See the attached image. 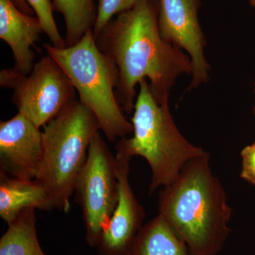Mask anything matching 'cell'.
<instances>
[{"instance_id":"52a82bcc","label":"cell","mask_w":255,"mask_h":255,"mask_svg":"<svg viewBox=\"0 0 255 255\" xmlns=\"http://www.w3.org/2000/svg\"><path fill=\"white\" fill-rule=\"evenodd\" d=\"M75 201L82 211L85 241L96 248L117 206L119 181L115 155L99 132L75 183Z\"/></svg>"},{"instance_id":"5b68a950","label":"cell","mask_w":255,"mask_h":255,"mask_svg":"<svg viewBox=\"0 0 255 255\" xmlns=\"http://www.w3.org/2000/svg\"><path fill=\"white\" fill-rule=\"evenodd\" d=\"M100 130L92 111L78 100L43 127V154L35 179L48 191L55 209L70 210L75 183Z\"/></svg>"},{"instance_id":"44dd1931","label":"cell","mask_w":255,"mask_h":255,"mask_svg":"<svg viewBox=\"0 0 255 255\" xmlns=\"http://www.w3.org/2000/svg\"><path fill=\"white\" fill-rule=\"evenodd\" d=\"M253 112H254V115H255V106L254 109H253Z\"/></svg>"},{"instance_id":"7a4b0ae2","label":"cell","mask_w":255,"mask_h":255,"mask_svg":"<svg viewBox=\"0 0 255 255\" xmlns=\"http://www.w3.org/2000/svg\"><path fill=\"white\" fill-rule=\"evenodd\" d=\"M158 199V215L193 254L221 253L231 233L233 209L207 152L188 162L173 182L162 188Z\"/></svg>"},{"instance_id":"9c48e42d","label":"cell","mask_w":255,"mask_h":255,"mask_svg":"<svg viewBox=\"0 0 255 255\" xmlns=\"http://www.w3.org/2000/svg\"><path fill=\"white\" fill-rule=\"evenodd\" d=\"M115 158L119 181L117 206L97 244L99 255H124L144 226L145 211L130 183L132 156L120 140L116 142Z\"/></svg>"},{"instance_id":"30bf717a","label":"cell","mask_w":255,"mask_h":255,"mask_svg":"<svg viewBox=\"0 0 255 255\" xmlns=\"http://www.w3.org/2000/svg\"><path fill=\"white\" fill-rule=\"evenodd\" d=\"M43 154L41 128L22 114L0 122V172L35 179Z\"/></svg>"},{"instance_id":"6da1fadb","label":"cell","mask_w":255,"mask_h":255,"mask_svg":"<svg viewBox=\"0 0 255 255\" xmlns=\"http://www.w3.org/2000/svg\"><path fill=\"white\" fill-rule=\"evenodd\" d=\"M158 0H140L112 18L95 38L97 46L117 66L116 95L124 113L133 112L136 86L148 81L159 103L169 102L179 77L191 76L192 62L184 50L164 40L159 31Z\"/></svg>"},{"instance_id":"7c38bea8","label":"cell","mask_w":255,"mask_h":255,"mask_svg":"<svg viewBox=\"0 0 255 255\" xmlns=\"http://www.w3.org/2000/svg\"><path fill=\"white\" fill-rule=\"evenodd\" d=\"M55 209L51 196L36 179L10 177L0 172V217L9 223L23 210Z\"/></svg>"},{"instance_id":"4fadbf2b","label":"cell","mask_w":255,"mask_h":255,"mask_svg":"<svg viewBox=\"0 0 255 255\" xmlns=\"http://www.w3.org/2000/svg\"><path fill=\"white\" fill-rule=\"evenodd\" d=\"M124 255H194L163 218L147 221Z\"/></svg>"},{"instance_id":"277c9868","label":"cell","mask_w":255,"mask_h":255,"mask_svg":"<svg viewBox=\"0 0 255 255\" xmlns=\"http://www.w3.org/2000/svg\"><path fill=\"white\" fill-rule=\"evenodd\" d=\"M47 54L63 68L78 93L79 100L92 111L110 142L132 133L116 95L119 73L114 62L97 46L92 29L74 46L43 45Z\"/></svg>"},{"instance_id":"ffe728a7","label":"cell","mask_w":255,"mask_h":255,"mask_svg":"<svg viewBox=\"0 0 255 255\" xmlns=\"http://www.w3.org/2000/svg\"><path fill=\"white\" fill-rule=\"evenodd\" d=\"M253 90H254V92L255 93V80L254 82V84H253Z\"/></svg>"},{"instance_id":"9a60e30c","label":"cell","mask_w":255,"mask_h":255,"mask_svg":"<svg viewBox=\"0 0 255 255\" xmlns=\"http://www.w3.org/2000/svg\"><path fill=\"white\" fill-rule=\"evenodd\" d=\"M53 9L65 20L66 47L74 46L89 30L93 29L97 8L94 0H52Z\"/></svg>"},{"instance_id":"ac0fdd59","label":"cell","mask_w":255,"mask_h":255,"mask_svg":"<svg viewBox=\"0 0 255 255\" xmlns=\"http://www.w3.org/2000/svg\"><path fill=\"white\" fill-rule=\"evenodd\" d=\"M242 164L240 176L246 182L255 185V141L247 145L241 152Z\"/></svg>"},{"instance_id":"8fae6325","label":"cell","mask_w":255,"mask_h":255,"mask_svg":"<svg viewBox=\"0 0 255 255\" xmlns=\"http://www.w3.org/2000/svg\"><path fill=\"white\" fill-rule=\"evenodd\" d=\"M42 32L38 18L23 14L12 0H0V38L11 48L13 68L18 73L27 75L33 70L36 63L32 47Z\"/></svg>"},{"instance_id":"3957f363","label":"cell","mask_w":255,"mask_h":255,"mask_svg":"<svg viewBox=\"0 0 255 255\" xmlns=\"http://www.w3.org/2000/svg\"><path fill=\"white\" fill-rule=\"evenodd\" d=\"M131 124L132 136L119 140L132 157L140 156L147 161L151 171L150 195L170 184L188 162L206 152L183 135L169 102H157L147 80L139 84Z\"/></svg>"},{"instance_id":"d6986e66","label":"cell","mask_w":255,"mask_h":255,"mask_svg":"<svg viewBox=\"0 0 255 255\" xmlns=\"http://www.w3.org/2000/svg\"><path fill=\"white\" fill-rule=\"evenodd\" d=\"M247 1H248V2L249 3L251 6L255 9V0H247Z\"/></svg>"},{"instance_id":"5bb4252c","label":"cell","mask_w":255,"mask_h":255,"mask_svg":"<svg viewBox=\"0 0 255 255\" xmlns=\"http://www.w3.org/2000/svg\"><path fill=\"white\" fill-rule=\"evenodd\" d=\"M36 223V209L20 212L0 238V255H47L38 241Z\"/></svg>"},{"instance_id":"e0dca14e","label":"cell","mask_w":255,"mask_h":255,"mask_svg":"<svg viewBox=\"0 0 255 255\" xmlns=\"http://www.w3.org/2000/svg\"><path fill=\"white\" fill-rule=\"evenodd\" d=\"M97 18L94 26L93 36H98L102 30L115 15L131 9L140 0H97Z\"/></svg>"},{"instance_id":"ba28073f","label":"cell","mask_w":255,"mask_h":255,"mask_svg":"<svg viewBox=\"0 0 255 255\" xmlns=\"http://www.w3.org/2000/svg\"><path fill=\"white\" fill-rule=\"evenodd\" d=\"M201 0H158L157 19L162 38L181 48L192 62L193 73L188 91L210 80V66L206 58V40L199 23Z\"/></svg>"},{"instance_id":"2e32d148","label":"cell","mask_w":255,"mask_h":255,"mask_svg":"<svg viewBox=\"0 0 255 255\" xmlns=\"http://www.w3.org/2000/svg\"><path fill=\"white\" fill-rule=\"evenodd\" d=\"M34 10L36 17L39 20L43 28L50 40L52 46L56 48H65V38L60 35L53 16L52 0H26Z\"/></svg>"},{"instance_id":"8992f818","label":"cell","mask_w":255,"mask_h":255,"mask_svg":"<svg viewBox=\"0 0 255 255\" xmlns=\"http://www.w3.org/2000/svg\"><path fill=\"white\" fill-rule=\"evenodd\" d=\"M0 85L12 89V102L18 113L39 128L44 127L76 100L73 83L49 55L35 63L27 75L13 68L1 70Z\"/></svg>"}]
</instances>
